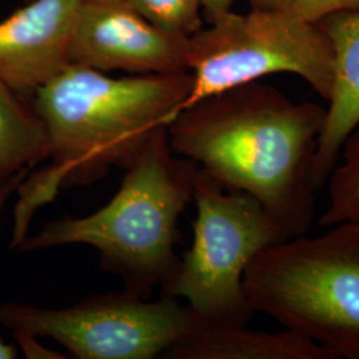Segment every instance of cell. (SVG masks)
Returning <instances> with one entry per match:
<instances>
[{"mask_svg": "<svg viewBox=\"0 0 359 359\" xmlns=\"http://www.w3.org/2000/svg\"><path fill=\"white\" fill-rule=\"evenodd\" d=\"M249 4L290 13L311 23H318L333 13L359 11V0H249Z\"/></svg>", "mask_w": 359, "mask_h": 359, "instance_id": "15", "label": "cell"}, {"mask_svg": "<svg viewBox=\"0 0 359 359\" xmlns=\"http://www.w3.org/2000/svg\"><path fill=\"white\" fill-rule=\"evenodd\" d=\"M325 120L320 104L295 103L253 81L182 109L168 139L175 154L225 189L256 198L295 237L313 224V167Z\"/></svg>", "mask_w": 359, "mask_h": 359, "instance_id": "1", "label": "cell"}, {"mask_svg": "<svg viewBox=\"0 0 359 359\" xmlns=\"http://www.w3.org/2000/svg\"><path fill=\"white\" fill-rule=\"evenodd\" d=\"M189 38L154 26L126 0H80L68 65L128 75L188 71Z\"/></svg>", "mask_w": 359, "mask_h": 359, "instance_id": "8", "label": "cell"}, {"mask_svg": "<svg viewBox=\"0 0 359 359\" xmlns=\"http://www.w3.org/2000/svg\"><path fill=\"white\" fill-rule=\"evenodd\" d=\"M244 289L255 313L337 359H359V221L270 245L245 270Z\"/></svg>", "mask_w": 359, "mask_h": 359, "instance_id": "4", "label": "cell"}, {"mask_svg": "<svg viewBox=\"0 0 359 359\" xmlns=\"http://www.w3.org/2000/svg\"><path fill=\"white\" fill-rule=\"evenodd\" d=\"M192 86L191 72L114 77L67 65L35 90L29 100L47 133L50 164L18 187L13 249L62 188L92 185L112 167L128 169L184 109Z\"/></svg>", "mask_w": 359, "mask_h": 359, "instance_id": "2", "label": "cell"}, {"mask_svg": "<svg viewBox=\"0 0 359 359\" xmlns=\"http://www.w3.org/2000/svg\"><path fill=\"white\" fill-rule=\"evenodd\" d=\"M19 354V348L6 344L1 338H0V359H15L18 358Z\"/></svg>", "mask_w": 359, "mask_h": 359, "instance_id": "19", "label": "cell"}, {"mask_svg": "<svg viewBox=\"0 0 359 359\" xmlns=\"http://www.w3.org/2000/svg\"><path fill=\"white\" fill-rule=\"evenodd\" d=\"M326 187L329 201L320 225L327 228L345 221H359V124L344 142Z\"/></svg>", "mask_w": 359, "mask_h": 359, "instance_id": "13", "label": "cell"}, {"mask_svg": "<svg viewBox=\"0 0 359 359\" xmlns=\"http://www.w3.org/2000/svg\"><path fill=\"white\" fill-rule=\"evenodd\" d=\"M29 170L31 169H27V170L20 172L19 175H16L13 179H10L8 181H6L3 185H0V215L3 213V210H4V208L7 205L8 200L11 198V196L18 191V187L20 185V182L26 179V176L29 173Z\"/></svg>", "mask_w": 359, "mask_h": 359, "instance_id": "18", "label": "cell"}, {"mask_svg": "<svg viewBox=\"0 0 359 359\" xmlns=\"http://www.w3.org/2000/svg\"><path fill=\"white\" fill-rule=\"evenodd\" d=\"M169 359H337L306 338L283 330L256 332L246 325H217L196 314L192 329L168 350Z\"/></svg>", "mask_w": 359, "mask_h": 359, "instance_id": "11", "label": "cell"}, {"mask_svg": "<svg viewBox=\"0 0 359 359\" xmlns=\"http://www.w3.org/2000/svg\"><path fill=\"white\" fill-rule=\"evenodd\" d=\"M188 71L193 86L184 109L212 95L276 74L304 79L329 102L335 60L332 40L320 23L252 7L246 13H222L189 36Z\"/></svg>", "mask_w": 359, "mask_h": 359, "instance_id": "6", "label": "cell"}, {"mask_svg": "<svg viewBox=\"0 0 359 359\" xmlns=\"http://www.w3.org/2000/svg\"><path fill=\"white\" fill-rule=\"evenodd\" d=\"M194 321L196 313L176 298L148 301L128 289L92 295L68 308L0 306V322L11 332L51 338L77 359L164 357Z\"/></svg>", "mask_w": 359, "mask_h": 359, "instance_id": "7", "label": "cell"}, {"mask_svg": "<svg viewBox=\"0 0 359 359\" xmlns=\"http://www.w3.org/2000/svg\"><path fill=\"white\" fill-rule=\"evenodd\" d=\"M80 0H29L0 20V80L31 97L68 65Z\"/></svg>", "mask_w": 359, "mask_h": 359, "instance_id": "9", "label": "cell"}, {"mask_svg": "<svg viewBox=\"0 0 359 359\" xmlns=\"http://www.w3.org/2000/svg\"><path fill=\"white\" fill-rule=\"evenodd\" d=\"M154 26L175 35L192 36L203 27L201 0H126Z\"/></svg>", "mask_w": 359, "mask_h": 359, "instance_id": "14", "label": "cell"}, {"mask_svg": "<svg viewBox=\"0 0 359 359\" xmlns=\"http://www.w3.org/2000/svg\"><path fill=\"white\" fill-rule=\"evenodd\" d=\"M193 201L192 246L161 294L185 299L205 321L248 325L255 310L245 294V270L262 250L290 236L256 198L225 189L200 167Z\"/></svg>", "mask_w": 359, "mask_h": 359, "instance_id": "5", "label": "cell"}, {"mask_svg": "<svg viewBox=\"0 0 359 359\" xmlns=\"http://www.w3.org/2000/svg\"><path fill=\"white\" fill-rule=\"evenodd\" d=\"M47 157V133L31 100L0 80V185Z\"/></svg>", "mask_w": 359, "mask_h": 359, "instance_id": "12", "label": "cell"}, {"mask_svg": "<svg viewBox=\"0 0 359 359\" xmlns=\"http://www.w3.org/2000/svg\"><path fill=\"white\" fill-rule=\"evenodd\" d=\"M13 338L16 341V345L19 346V350L26 355V358L29 359H65L68 358V355H63L62 353L44 346L43 344L39 342V337L34 334L27 333V332H20L16 330L13 332Z\"/></svg>", "mask_w": 359, "mask_h": 359, "instance_id": "16", "label": "cell"}, {"mask_svg": "<svg viewBox=\"0 0 359 359\" xmlns=\"http://www.w3.org/2000/svg\"><path fill=\"white\" fill-rule=\"evenodd\" d=\"M318 23L332 40L335 72L313 167L317 191L326 185L344 142L359 124V11L333 13Z\"/></svg>", "mask_w": 359, "mask_h": 359, "instance_id": "10", "label": "cell"}, {"mask_svg": "<svg viewBox=\"0 0 359 359\" xmlns=\"http://www.w3.org/2000/svg\"><path fill=\"white\" fill-rule=\"evenodd\" d=\"M236 1L237 0H201L203 15L209 23L219 15L231 11Z\"/></svg>", "mask_w": 359, "mask_h": 359, "instance_id": "17", "label": "cell"}, {"mask_svg": "<svg viewBox=\"0 0 359 359\" xmlns=\"http://www.w3.org/2000/svg\"><path fill=\"white\" fill-rule=\"evenodd\" d=\"M126 170L108 204L88 216L46 224L16 250L88 245L97 250L104 270L118 276L126 289L149 298L154 286L161 289L179 266L177 224L193 201L197 165L172 151L165 127Z\"/></svg>", "mask_w": 359, "mask_h": 359, "instance_id": "3", "label": "cell"}]
</instances>
